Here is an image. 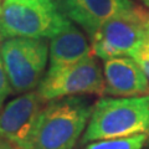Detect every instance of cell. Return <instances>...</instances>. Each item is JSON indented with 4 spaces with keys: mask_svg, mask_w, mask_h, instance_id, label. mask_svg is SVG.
I'll return each mask as SVG.
<instances>
[{
    "mask_svg": "<svg viewBox=\"0 0 149 149\" xmlns=\"http://www.w3.org/2000/svg\"><path fill=\"white\" fill-rule=\"evenodd\" d=\"M0 141H3V139H1V138H0Z\"/></svg>",
    "mask_w": 149,
    "mask_h": 149,
    "instance_id": "ac0fdd59",
    "label": "cell"
},
{
    "mask_svg": "<svg viewBox=\"0 0 149 149\" xmlns=\"http://www.w3.org/2000/svg\"><path fill=\"white\" fill-rule=\"evenodd\" d=\"M0 13H1V5H0Z\"/></svg>",
    "mask_w": 149,
    "mask_h": 149,
    "instance_id": "2e32d148",
    "label": "cell"
},
{
    "mask_svg": "<svg viewBox=\"0 0 149 149\" xmlns=\"http://www.w3.org/2000/svg\"><path fill=\"white\" fill-rule=\"evenodd\" d=\"M37 93L45 102L71 96H103V71L93 55L72 65L47 68Z\"/></svg>",
    "mask_w": 149,
    "mask_h": 149,
    "instance_id": "8992f818",
    "label": "cell"
},
{
    "mask_svg": "<svg viewBox=\"0 0 149 149\" xmlns=\"http://www.w3.org/2000/svg\"><path fill=\"white\" fill-rule=\"evenodd\" d=\"M149 137V95L138 97H102L93 104L82 143Z\"/></svg>",
    "mask_w": 149,
    "mask_h": 149,
    "instance_id": "7a4b0ae2",
    "label": "cell"
},
{
    "mask_svg": "<svg viewBox=\"0 0 149 149\" xmlns=\"http://www.w3.org/2000/svg\"><path fill=\"white\" fill-rule=\"evenodd\" d=\"M92 56L91 44L83 32L71 22L49 42V68L80 62Z\"/></svg>",
    "mask_w": 149,
    "mask_h": 149,
    "instance_id": "30bf717a",
    "label": "cell"
},
{
    "mask_svg": "<svg viewBox=\"0 0 149 149\" xmlns=\"http://www.w3.org/2000/svg\"><path fill=\"white\" fill-rule=\"evenodd\" d=\"M148 16V9L138 5L104 22L91 37L92 55L103 61L119 56L132 57L149 37Z\"/></svg>",
    "mask_w": 149,
    "mask_h": 149,
    "instance_id": "5b68a950",
    "label": "cell"
},
{
    "mask_svg": "<svg viewBox=\"0 0 149 149\" xmlns=\"http://www.w3.org/2000/svg\"><path fill=\"white\" fill-rule=\"evenodd\" d=\"M57 8L68 20L77 24L92 37L111 19L134 10V0H55Z\"/></svg>",
    "mask_w": 149,
    "mask_h": 149,
    "instance_id": "ba28073f",
    "label": "cell"
},
{
    "mask_svg": "<svg viewBox=\"0 0 149 149\" xmlns=\"http://www.w3.org/2000/svg\"><path fill=\"white\" fill-rule=\"evenodd\" d=\"M104 95L111 97H138L149 95V80L141 66L129 56L103 61Z\"/></svg>",
    "mask_w": 149,
    "mask_h": 149,
    "instance_id": "9c48e42d",
    "label": "cell"
},
{
    "mask_svg": "<svg viewBox=\"0 0 149 149\" xmlns=\"http://www.w3.org/2000/svg\"><path fill=\"white\" fill-rule=\"evenodd\" d=\"M148 21H149V16H148Z\"/></svg>",
    "mask_w": 149,
    "mask_h": 149,
    "instance_id": "e0dca14e",
    "label": "cell"
},
{
    "mask_svg": "<svg viewBox=\"0 0 149 149\" xmlns=\"http://www.w3.org/2000/svg\"><path fill=\"white\" fill-rule=\"evenodd\" d=\"M0 54L13 92L21 95L40 85L49 62L46 39H9L0 42Z\"/></svg>",
    "mask_w": 149,
    "mask_h": 149,
    "instance_id": "277c9868",
    "label": "cell"
},
{
    "mask_svg": "<svg viewBox=\"0 0 149 149\" xmlns=\"http://www.w3.org/2000/svg\"><path fill=\"white\" fill-rule=\"evenodd\" d=\"M132 58L136 61L141 68L147 74L149 80V37L144 41V44L132 55Z\"/></svg>",
    "mask_w": 149,
    "mask_h": 149,
    "instance_id": "7c38bea8",
    "label": "cell"
},
{
    "mask_svg": "<svg viewBox=\"0 0 149 149\" xmlns=\"http://www.w3.org/2000/svg\"><path fill=\"white\" fill-rule=\"evenodd\" d=\"M92 109V102L85 96L49 101L37 116L22 149H76Z\"/></svg>",
    "mask_w": 149,
    "mask_h": 149,
    "instance_id": "6da1fadb",
    "label": "cell"
},
{
    "mask_svg": "<svg viewBox=\"0 0 149 149\" xmlns=\"http://www.w3.org/2000/svg\"><path fill=\"white\" fill-rule=\"evenodd\" d=\"M141 3H143L144 4V6L146 8H149V0H139Z\"/></svg>",
    "mask_w": 149,
    "mask_h": 149,
    "instance_id": "9a60e30c",
    "label": "cell"
},
{
    "mask_svg": "<svg viewBox=\"0 0 149 149\" xmlns=\"http://www.w3.org/2000/svg\"><path fill=\"white\" fill-rule=\"evenodd\" d=\"M147 134H137V136L117 139H104V141L91 142L86 149H142L148 141Z\"/></svg>",
    "mask_w": 149,
    "mask_h": 149,
    "instance_id": "8fae6325",
    "label": "cell"
},
{
    "mask_svg": "<svg viewBox=\"0 0 149 149\" xmlns=\"http://www.w3.org/2000/svg\"><path fill=\"white\" fill-rule=\"evenodd\" d=\"M44 102L37 91H30L4 104L0 109V138L17 149L24 148Z\"/></svg>",
    "mask_w": 149,
    "mask_h": 149,
    "instance_id": "52a82bcc",
    "label": "cell"
},
{
    "mask_svg": "<svg viewBox=\"0 0 149 149\" xmlns=\"http://www.w3.org/2000/svg\"><path fill=\"white\" fill-rule=\"evenodd\" d=\"M11 92H13V88L10 86V82H9L8 74L1 58V54H0V109H1V107L5 103V100Z\"/></svg>",
    "mask_w": 149,
    "mask_h": 149,
    "instance_id": "4fadbf2b",
    "label": "cell"
},
{
    "mask_svg": "<svg viewBox=\"0 0 149 149\" xmlns=\"http://www.w3.org/2000/svg\"><path fill=\"white\" fill-rule=\"evenodd\" d=\"M0 149H17L15 146H13L11 143H9L6 141H0Z\"/></svg>",
    "mask_w": 149,
    "mask_h": 149,
    "instance_id": "5bb4252c",
    "label": "cell"
},
{
    "mask_svg": "<svg viewBox=\"0 0 149 149\" xmlns=\"http://www.w3.org/2000/svg\"><path fill=\"white\" fill-rule=\"evenodd\" d=\"M71 22L51 0H4L0 42L15 37L52 39Z\"/></svg>",
    "mask_w": 149,
    "mask_h": 149,
    "instance_id": "3957f363",
    "label": "cell"
},
{
    "mask_svg": "<svg viewBox=\"0 0 149 149\" xmlns=\"http://www.w3.org/2000/svg\"><path fill=\"white\" fill-rule=\"evenodd\" d=\"M51 1H55V0H51Z\"/></svg>",
    "mask_w": 149,
    "mask_h": 149,
    "instance_id": "d6986e66",
    "label": "cell"
}]
</instances>
